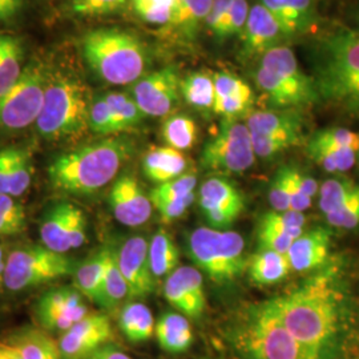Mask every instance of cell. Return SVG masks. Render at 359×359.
Wrapping results in <instances>:
<instances>
[{
    "mask_svg": "<svg viewBox=\"0 0 359 359\" xmlns=\"http://www.w3.org/2000/svg\"><path fill=\"white\" fill-rule=\"evenodd\" d=\"M26 0H0V26L8 25L25 10Z\"/></svg>",
    "mask_w": 359,
    "mask_h": 359,
    "instance_id": "6f0895ef",
    "label": "cell"
},
{
    "mask_svg": "<svg viewBox=\"0 0 359 359\" xmlns=\"http://www.w3.org/2000/svg\"><path fill=\"white\" fill-rule=\"evenodd\" d=\"M256 154L246 124L225 118L201 154V165L219 173H243L255 164Z\"/></svg>",
    "mask_w": 359,
    "mask_h": 359,
    "instance_id": "8fae6325",
    "label": "cell"
},
{
    "mask_svg": "<svg viewBox=\"0 0 359 359\" xmlns=\"http://www.w3.org/2000/svg\"><path fill=\"white\" fill-rule=\"evenodd\" d=\"M290 39L277 18L257 1L250 7L246 27L241 35V55L245 60L259 59L265 52Z\"/></svg>",
    "mask_w": 359,
    "mask_h": 359,
    "instance_id": "e0dca14e",
    "label": "cell"
},
{
    "mask_svg": "<svg viewBox=\"0 0 359 359\" xmlns=\"http://www.w3.org/2000/svg\"><path fill=\"white\" fill-rule=\"evenodd\" d=\"M249 13H250V6L248 0H234L231 11L228 13L224 25L215 39L222 41L234 36L241 38L249 18Z\"/></svg>",
    "mask_w": 359,
    "mask_h": 359,
    "instance_id": "bcb514c9",
    "label": "cell"
},
{
    "mask_svg": "<svg viewBox=\"0 0 359 359\" xmlns=\"http://www.w3.org/2000/svg\"><path fill=\"white\" fill-rule=\"evenodd\" d=\"M359 185L350 179H329L320 189V209L325 216L338 210L357 192Z\"/></svg>",
    "mask_w": 359,
    "mask_h": 359,
    "instance_id": "ab89813d",
    "label": "cell"
},
{
    "mask_svg": "<svg viewBox=\"0 0 359 359\" xmlns=\"http://www.w3.org/2000/svg\"><path fill=\"white\" fill-rule=\"evenodd\" d=\"M188 167L185 154L172 147L151 148L142 158V172L145 177L157 185L184 175Z\"/></svg>",
    "mask_w": 359,
    "mask_h": 359,
    "instance_id": "4316f807",
    "label": "cell"
},
{
    "mask_svg": "<svg viewBox=\"0 0 359 359\" xmlns=\"http://www.w3.org/2000/svg\"><path fill=\"white\" fill-rule=\"evenodd\" d=\"M255 103L252 87L241 77L229 71L215 72L213 114L228 120L249 114Z\"/></svg>",
    "mask_w": 359,
    "mask_h": 359,
    "instance_id": "44dd1931",
    "label": "cell"
},
{
    "mask_svg": "<svg viewBox=\"0 0 359 359\" xmlns=\"http://www.w3.org/2000/svg\"><path fill=\"white\" fill-rule=\"evenodd\" d=\"M245 241L237 231L198 228L188 238V255L194 265L216 283L237 280L248 269Z\"/></svg>",
    "mask_w": 359,
    "mask_h": 359,
    "instance_id": "ba28073f",
    "label": "cell"
},
{
    "mask_svg": "<svg viewBox=\"0 0 359 359\" xmlns=\"http://www.w3.org/2000/svg\"><path fill=\"white\" fill-rule=\"evenodd\" d=\"M154 334L160 347L169 354H181L192 345L191 323L179 313H164L156 322Z\"/></svg>",
    "mask_w": 359,
    "mask_h": 359,
    "instance_id": "83f0119b",
    "label": "cell"
},
{
    "mask_svg": "<svg viewBox=\"0 0 359 359\" xmlns=\"http://www.w3.org/2000/svg\"><path fill=\"white\" fill-rule=\"evenodd\" d=\"M108 248L105 246L100 250L92 253L84 262L77 265L74 273L75 287L92 302L99 304L102 283H103L104 268L105 259L108 255Z\"/></svg>",
    "mask_w": 359,
    "mask_h": 359,
    "instance_id": "836d02e7",
    "label": "cell"
},
{
    "mask_svg": "<svg viewBox=\"0 0 359 359\" xmlns=\"http://www.w3.org/2000/svg\"><path fill=\"white\" fill-rule=\"evenodd\" d=\"M197 177L193 173H184L177 179L170 180L161 185H157L149 194L151 201L157 200H175L194 192Z\"/></svg>",
    "mask_w": 359,
    "mask_h": 359,
    "instance_id": "7dc6e473",
    "label": "cell"
},
{
    "mask_svg": "<svg viewBox=\"0 0 359 359\" xmlns=\"http://www.w3.org/2000/svg\"><path fill=\"white\" fill-rule=\"evenodd\" d=\"M198 205L212 229L226 231L244 210L241 192L222 177H210L198 191Z\"/></svg>",
    "mask_w": 359,
    "mask_h": 359,
    "instance_id": "2e32d148",
    "label": "cell"
},
{
    "mask_svg": "<svg viewBox=\"0 0 359 359\" xmlns=\"http://www.w3.org/2000/svg\"><path fill=\"white\" fill-rule=\"evenodd\" d=\"M148 255L154 278L168 277L172 271L177 269L180 261L179 248L167 231L158 229L154 233L149 243Z\"/></svg>",
    "mask_w": 359,
    "mask_h": 359,
    "instance_id": "8d00e7d4",
    "label": "cell"
},
{
    "mask_svg": "<svg viewBox=\"0 0 359 359\" xmlns=\"http://www.w3.org/2000/svg\"><path fill=\"white\" fill-rule=\"evenodd\" d=\"M313 74L320 99L359 116V28L338 27L316 40Z\"/></svg>",
    "mask_w": 359,
    "mask_h": 359,
    "instance_id": "7a4b0ae2",
    "label": "cell"
},
{
    "mask_svg": "<svg viewBox=\"0 0 359 359\" xmlns=\"http://www.w3.org/2000/svg\"><path fill=\"white\" fill-rule=\"evenodd\" d=\"M92 96L88 86L72 71H47L43 107L35 123L39 136L50 142H75L88 128Z\"/></svg>",
    "mask_w": 359,
    "mask_h": 359,
    "instance_id": "277c9868",
    "label": "cell"
},
{
    "mask_svg": "<svg viewBox=\"0 0 359 359\" xmlns=\"http://www.w3.org/2000/svg\"><path fill=\"white\" fill-rule=\"evenodd\" d=\"M112 322L103 313H88L71 329L60 334L57 346L62 359H84L100 347L112 344Z\"/></svg>",
    "mask_w": 359,
    "mask_h": 359,
    "instance_id": "9a60e30c",
    "label": "cell"
},
{
    "mask_svg": "<svg viewBox=\"0 0 359 359\" xmlns=\"http://www.w3.org/2000/svg\"><path fill=\"white\" fill-rule=\"evenodd\" d=\"M327 224L338 229L351 231L359 226V188L338 210L326 216Z\"/></svg>",
    "mask_w": 359,
    "mask_h": 359,
    "instance_id": "c3c4849f",
    "label": "cell"
},
{
    "mask_svg": "<svg viewBox=\"0 0 359 359\" xmlns=\"http://www.w3.org/2000/svg\"><path fill=\"white\" fill-rule=\"evenodd\" d=\"M205 359H221V358H205Z\"/></svg>",
    "mask_w": 359,
    "mask_h": 359,
    "instance_id": "e7e4bbea",
    "label": "cell"
},
{
    "mask_svg": "<svg viewBox=\"0 0 359 359\" xmlns=\"http://www.w3.org/2000/svg\"><path fill=\"white\" fill-rule=\"evenodd\" d=\"M47 71L39 62L26 65L19 81L0 96V135L35 126L44 100Z\"/></svg>",
    "mask_w": 359,
    "mask_h": 359,
    "instance_id": "30bf717a",
    "label": "cell"
},
{
    "mask_svg": "<svg viewBox=\"0 0 359 359\" xmlns=\"http://www.w3.org/2000/svg\"><path fill=\"white\" fill-rule=\"evenodd\" d=\"M289 172H290V167L281 168L271 181L269 201L273 210H276V212L290 210Z\"/></svg>",
    "mask_w": 359,
    "mask_h": 359,
    "instance_id": "681fc988",
    "label": "cell"
},
{
    "mask_svg": "<svg viewBox=\"0 0 359 359\" xmlns=\"http://www.w3.org/2000/svg\"><path fill=\"white\" fill-rule=\"evenodd\" d=\"M250 136H252L255 154L261 158H269L292 147L298 145L293 140L278 137V136H266V135H257V133H250Z\"/></svg>",
    "mask_w": 359,
    "mask_h": 359,
    "instance_id": "f907efd6",
    "label": "cell"
},
{
    "mask_svg": "<svg viewBox=\"0 0 359 359\" xmlns=\"http://www.w3.org/2000/svg\"><path fill=\"white\" fill-rule=\"evenodd\" d=\"M154 316L142 302H129L120 310L118 327L132 344H142L151 339L154 333Z\"/></svg>",
    "mask_w": 359,
    "mask_h": 359,
    "instance_id": "d6a6232c",
    "label": "cell"
},
{
    "mask_svg": "<svg viewBox=\"0 0 359 359\" xmlns=\"http://www.w3.org/2000/svg\"><path fill=\"white\" fill-rule=\"evenodd\" d=\"M246 127L250 133L285 137L297 144L304 140V121L298 109L252 112L248 116Z\"/></svg>",
    "mask_w": 359,
    "mask_h": 359,
    "instance_id": "cb8c5ba5",
    "label": "cell"
},
{
    "mask_svg": "<svg viewBox=\"0 0 359 359\" xmlns=\"http://www.w3.org/2000/svg\"><path fill=\"white\" fill-rule=\"evenodd\" d=\"M133 154L127 139L107 137L56 156L47 169L52 188L72 196H90L115 179Z\"/></svg>",
    "mask_w": 359,
    "mask_h": 359,
    "instance_id": "3957f363",
    "label": "cell"
},
{
    "mask_svg": "<svg viewBox=\"0 0 359 359\" xmlns=\"http://www.w3.org/2000/svg\"><path fill=\"white\" fill-rule=\"evenodd\" d=\"M27 229L25 205L8 194H0V237L19 236Z\"/></svg>",
    "mask_w": 359,
    "mask_h": 359,
    "instance_id": "60d3db41",
    "label": "cell"
},
{
    "mask_svg": "<svg viewBox=\"0 0 359 359\" xmlns=\"http://www.w3.org/2000/svg\"><path fill=\"white\" fill-rule=\"evenodd\" d=\"M148 250L149 243L142 236H135L116 252L118 268L128 283L129 298H144L156 289Z\"/></svg>",
    "mask_w": 359,
    "mask_h": 359,
    "instance_id": "ffe728a7",
    "label": "cell"
},
{
    "mask_svg": "<svg viewBox=\"0 0 359 359\" xmlns=\"http://www.w3.org/2000/svg\"><path fill=\"white\" fill-rule=\"evenodd\" d=\"M253 79L268 103L277 109H297L320 99L313 77L301 68L294 51L286 44L258 59Z\"/></svg>",
    "mask_w": 359,
    "mask_h": 359,
    "instance_id": "52a82bcc",
    "label": "cell"
},
{
    "mask_svg": "<svg viewBox=\"0 0 359 359\" xmlns=\"http://www.w3.org/2000/svg\"><path fill=\"white\" fill-rule=\"evenodd\" d=\"M357 22H358V25H359V6H358V10H357Z\"/></svg>",
    "mask_w": 359,
    "mask_h": 359,
    "instance_id": "be15d7a7",
    "label": "cell"
},
{
    "mask_svg": "<svg viewBox=\"0 0 359 359\" xmlns=\"http://www.w3.org/2000/svg\"><path fill=\"white\" fill-rule=\"evenodd\" d=\"M358 161H359V149H358Z\"/></svg>",
    "mask_w": 359,
    "mask_h": 359,
    "instance_id": "03108f58",
    "label": "cell"
},
{
    "mask_svg": "<svg viewBox=\"0 0 359 359\" xmlns=\"http://www.w3.org/2000/svg\"><path fill=\"white\" fill-rule=\"evenodd\" d=\"M39 234L46 248L67 255L87 243L88 221L79 206L62 200L47 208L40 221Z\"/></svg>",
    "mask_w": 359,
    "mask_h": 359,
    "instance_id": "7c38bea8",
    "label": "cell"
},
{
    "mask_svg": "<svg viewBox=\"0 0 359 359\" xmlns=\"http://www.w3.org/2000/svg\"><path fill=\"white\" fill-rule=\"evenodd\" d=\"M332 233L326 228H314L304 231L287 252L292 269L299 273L311 271L323 266L330 255Z\"/></svg>",
    "mask_w": 359,
    "mask_h": 359,
    "instance_id": "603a6c76",
    "label": "cell"
},
{
    "mask_svg": "<svg viewBox=\"0 0 359 359\" xmlns=\"http://www.w3.org/2000/svg\"><path fill=\"white\" fill-rule=\"evenodd\" d=\"M25 47L20 38L0 34V96L19 81L25 71Z\"/></svg>",
    "mask_w": 359,
    "mask_h": 359,
    "instance_id": "f546056e",
    "label": "cell"
},
{
    "mask_svg": "<svg viewBox=\"0 0 359 359\" xmlns=\"http://www.w3.org/2000/svg\"><path fill=\"white\" fill-rule=\"evenodd\" d=\"M311 139L316 142H322V144L351 148L355 151L359 149L358 133L351 132L346 128L323 129V130L317 132Z\"/></svg>",
    "mask_w": 359,
    "mask_h": 359,
    "instance_id": "f5cc1de1",
    "label": "cell"
},
{
    "mask_svg": "<svg viewBox=\"0 0 359 359\" xmlns=\"http://www.w3.org/2000/svg\"><path fill=\"white\" fill-rule=\"evenodd\" d=\"M84 298L75 286H57L46 292L35 306V314L43 330L63 334L83 320L90 313Z\"/></svg>",
    "mask_w": 359,
    "mask_h": 359,
    "instance_id": "4fadbf2b",
    "label": "cell"
},
{
    "mask_svg": "<svg viewBox=\"0 0 359 359\" xmlns=\"http://www.w3.org/2000/svg\"><path fill=\"white\" fill-rule=\"evenodd\" d=\"M34 177L31 151L23 147L0 148V194L20 197Z\"/></svg>",
    "mask_w": 359,
    "mask_h": 359,
    "instance_id": "7402d4cb",
    "label": "cell"
},
{
    "mask_svg": "<svg viewBox=\"0 0 359 359\" xmlns=\"http://www.w3.org/2000/svg\"><path fill=\"white\" fill-rule=\"evenodd\" d=\"M283 25L290 38L308 34L318 22L317 0H258Z\"/></svg>",
    "mask_w": 359,
    "mask_h": 359,
    "instance_id": "d4e9b609",
    "label": "cell"
},
{
    "mask_svg": "<svg viewBox=\"0 0 359 359\" xmlns=\"http://www.w3.org/2000/svg\"><path fill=\"white\" fill-rule=\"evenodd\" d=\"M213 1L215 0H177L175 16L164 31L181 43L196 41L200 31L205 28L206 18Z\"/></svg>",
    "mask_w": 359,
    "mask_h": 359,
    "instance_id": "484cf974",
    "label": "cell"
},
{
    "mask_svg": "<svg viewBox=\"0 0 359 359\" xmlns=\"http://www.w3.org/2000/svg\"><path fill=\"white\" fill-rule=\"evenodd\" d=\"M129 0H67L68 11L80 18L115 15L126 10Z\"/></svg>",
    "mask_w": 359,
    "mask_h": 359,
    "instance_id": "ee69618b",
    "label": "cell"
},
{
    "mask_svg": "<svg viewBox=\"0 0 359 359\" xmlns=\"http://www.w3.org/2000/svg\"><path fill=\"white\" fill-rule=\"evenodd\" d=\"M109 206L114 217L129 228L142 226L154 212L151 197L132 175H123L116 180L109 192Z\"/></svg>",
    "mask_w": 359,
    "mask_h": 359,
    "instance_id": "d6986e66",
    "label": "cell"
},
{
    "mask_svg": "<svg viewBox=\"0 0 359 359\" xmlns=\"http://www.w3.org/2000/svg\"><path fill=\"white\" fill-rule=\"evenodd\" d=\"M234 0H215L210 8V13L208 15L205 22V29L212 34L213 38H216L218 31L224 25L228 13L231 11Z\"/></svg>",
    "mask_w": 359,
    "mask_h": 359,
    "instance_id": "11a10c76",
    "label": "cell"
},
{
    "mask_svg": "<svg viewBox=\"0 0 359 359\" xmlns=\"http://www.w3.org/2000/svg\"><path fill=\"white\" fill-rule=\"evenodd\" d=\"M88 128L92 133L97 136H112L120 133L116 124L115 117L112 115L109 105L105 102L104 95L92 99L88 117Z\"/></svg>",
    "mask_w": 359,
    "mask_h": 359,
    "instance_id": "f6af8a7d",
    "label": "cell"
},
{
    "mask_svg": "<svg viewBox=\"0 0 359 359\" xmlns=\"http://www.w3.org/2000/svg\"><path fill=\"white\" fill-rule=\"evenodd\" d=\"M104 99L109 105V109L115 117L116 124L120 132L140 126L144 117H147L137 107L130 93L112 90L104 93Z\"/></svg>",
    "mask_w": 359,
    "mask_h": 359,
    "instance_id": "f35d334b",
    "label": "cell"
},
{
    "mask_svg": "<svg viewBox=\"0 0 359 359\" xmlns=\"http://www.w3.org/2000/svg\"><path fill=\"white\" fill-rule=\"evenodd\" d=\"M164 297L170 306L191 320H198L205 311L203 274L193 266H180L165 280Z\"/></svg>",
    "mask_w": 359,
    "mask_h": 359,
    "instance_id": "ac0fdd59",
    "label": "cell"
},
{
    "mask_svg": "<svg viewBox=\"0 0 359 359\" xmlns=\"http://www.w3.org/2000/svg\"><path fill=\"white\" fill-rule=\"evenodd\" d=\"M270 299L310 358H339L350 327V308L335 274L322 273Z\"/></svg>",
    "mask_w": 359,
    "mask_h": 359,
    "instance_id": "6da1fadb",
    "label": "cell"
},
{
    "mask_svg": "<svg viewBox=\"0 0 359 359\" xmlns=\"http://www.w3.org/2000/svg\"><path fill=\"white\" fill-rule=\"evenodd\" d=\"M305 224H306V217L302 212H295V210L276 212V210H270V212L264 215V217L259 222V226L273 229V231H281L285 234H290L294 238H298L304 233Z\"/></svg>",
    "mask_w": 359,
    "mask_h": 359,
    "instance_id": "7bdbcfd3",
    "label": "cell"
},
{
    "mask_svg": "<svg viewBox=\"0 0 359 359\" xmlns=\"http://www.w3.org/2000/svg\"><path fill=\"white\" fill-rule=\"evenodd\" d=\"M0 359H25L18 347L8 342H0Z\"/></svg>",
    "mask_w": 359,
    "mask_h": 359,
    "instance_id": "94428289",
    "label": "cell"
},
{
    "mask_svg": "<svg viewBox=\"0 0 359 359\" xmlns=\"http://www.w3.org/2000/svg\"><path fill=\"white\" fill-rule=\"evenodd\" d=\"M194 198H196V196L193 192L185 197H181V198L157 200V201H152V204L158 210L163 222L170 224L185 215V212L189 209V206L192 205Z\"/></svg>",
    "mask_w": 359,
    "mask_h": 359,
    "instance_id": "816d5d0a",
    "label": "cell"
},
{
    "mask_svg": "<svg viewBox=\"0 0 359 359\" xmlns=\"http://www.w3.org/2000/svg\"><path fill=\"white\" fill-rule=\"evenodd\" d=\"M10 250L7 249V246L0 243V293L6 289V265H7V257H8Z\"/></svg>",
    "mask_w": 359,
    "mask_h": 359,
    "instance_id": "6125c7cd",
    "label": "cell"
},
{
    "mask_svg": "<svg viewBox=\"0 0 359 359\" xmlns=\"http://www.w3.org/2000/svg\"><path fill=\"white\" fill-rule=\"evenodd\" d=\"M248 274L258 285H274L283 281L292 271L286 255L259 249L248 259Z\"/></svg>",
    "mask_w": 359,
    "mask_h": 359,
    "instance_id": "f1b7e54d",
    "label": "cell"
},
{
    "mask_svg": "<svg viewBox=\"0 0 359 359\" xmlns=\"http://www.w3.org/2000/svg\"><path fill=\"white\" fill-rule=\"evenodd\" d=\"M294 237L290 236V234H285L281 231L258 226L259 249L273 250V252H277V253L287 256V252H289L292 244L294 243Z\"/></svg>",
    "mask_w": 359,
    "mask_h": 359,
    "instance_id": "db71d44e",
    "label": "cell"
},
{
    "mask_svg": "<svg viewBox=\"0 0 359 359\" xmlns=\"http://www.w3.org/2000/svg\"><path fill=\"white\" fill-rule=\"evenodd\" d=\"M76 261L44 245H19L10 250L6 265V290L19 293L57 281L75 273Z\"/></svg>",
    "mask_w": 359,
    "mask_h": 359,
    "instance_id": "9c48e42d",
    "label": "cell"
},
{
    "mask_svg": "<svg viewBox=\"0 0 359 359\" xmlns=\"http://www.w3.org/2000/svg\"><path fill=\"white\" fill-rule=\"evenodd\" d=\"M128 297V283L118 268L116 250L112 248H108V255H107L105 268H104L102 293H100V299L97 305H100L102 308L107 310H114Z\"/></svg>",
    "mask_w": 359,
    "mask_h": 359,
    "instance_id": "d590c367",
    "label": "cell"
},
{
    "mask_svg": "<svg viewBox=\"0 0 359 359\" xmlns=\"http://www.w3.org/2000/svg\"><path fill=\"white\" fill-rule=\"evenodd\" d=\"M226 337L243 359H311L287 330L271 299L243 309Z\"/></svg>",
    "mask_w": 359,
    "mask_h": 359,
    "instance_id": "5b68a950",
    "label": "cell"
},
{
    "mask_svg": "<svg viewBox=\"0 0 359 359\" xmlns=\"http://www.w3.org/2000/svg\"><path fill=\"white\" fill-rule=\"evenodd\" d=\"M7 342L18 347L25 359H62L57 342L38 327H23L8 337Z\"/></svg>",
    "mask_w": 359,
    "mask_h": 359,
    "instance_id": "4dcf8cb0",
    "label": "cell"
},
{
    "mask_svg": "<svg viewBox=\"0 0 359 359\" xmlns=\"http://www.w3.org/2000/svg\"><path fill=\"white\" fill-rule=\"evenodd\" d=\"M80 50L90 71L111 86L135 84L149 62L142 39L117 27L92 29L81 39Z\"/></svg>",
    "mask_w": 359,
    "mask_h": 359,
    "instance_id": "8992f818",
    "label": "cell"
},
{
    "mask_svg": "<svg viewBox=\"0 0 359 359\" xmlns=\"http://www.w3.org/2000/svg\"><path fill=\"white\" fill-rule=\"evenodd\" d=\"M181 96L194 109L209 114L215 107V74L200 69L188 74L180 83Z\"/></svg>",
    "mask_w": 359,
    "mask_h": 359,
    "instance_id": "1f68e13d",
    "label": "cell"
},
{
    "mask_svg": "<svg viewBox=\"0 0 359 359\" xmlns=\"http://www.w3.org/2000/svg\"><path fill=\"white\" fill-rule=\"evenodd\" d=\"M289 189H290V210H295V212H305L311 206V200L308 197L299 182H298V170L294 168H290L289 172Z\"/></svg>",
    "mask_w": 359,
    "mask_h": 359,
    "instance_id": "9f6ffc18",
    "label": "cell"
},
{
    "mask_svg": "<svg viewBox=\"0 0 359 359\" xmlns=\"http://www.w3.org/2000/svg\"><path fill=\"white\" fill-rule=\"evenodd\" d=\"M181 79L175 67H165L152 74L144 75L132 84L130 96L142 109L151 117L168 116L177 105L181 96Z\"/></svg>",
    "mask_w": 359,
    "mask_h": 359,
    "instance_id": "5bb4252c",
    "label": "cell"
},
{
    "mask_svg": "<svg viewBox=\"0 0 359 359\" xmlns=\"http://www.w3.org/2000/svg\"><path fill=\"white\" fill-rule=\"evenodd\" d=\"M310 158L329 173H344L354 167L358 160V151L337 145L322 144L310 139L308 145Z\"/></svg>",
    "mask_w": 359,
    "mask_h": 359,
    "instance_id": "e575fe53",
    "label": "cell"
},
{
    "mask_svg": "<svg viewBox=\"0 0 359 359\" xmlns=\"http://www.w3.org/2000/svg\"><path fill=\"white\" fill-rule=\"evenodd\" d=\"M84 359H132L129 357L128 354L116 346L115 344H108L105 346L100 347L99 350H96L95 353H92L87 358Z\"/></svg>",
    "mask_w": 359,
    "mask_h": 359,
    "instance_id": "680465c9",
    "label": "cell"
},
{
    "mask_svg": "<svg viewBox=\"0 0 359 359\" xmlns=\"http://www.w3.org/2000/svg\"><path fill=\"white\" fill-rule=\"evenodd\" d=\"M298 182H299V185H301L304 193H305L308 197H310V198H313V197L317 194V192H318L317 180H314L313 177H310V176L302 175L299 170H298Z\"/></svg>",
    "mask_w": 359,
    "mask_h": 359,
    "instance_id": "91938a15",
    "label": "cell"
},
{
    "mask_svg": "<svg viewBox=\"0 0 359 359\" xmlns=\"http://www.w3.org/2000/svg\"><path fill=\"white\" fill-rule=\"evenodd\" d=\"M163 139L168 147L177 151H188L197 142L198 128L196 121L187 115H172L163 124Z\"/></svg>",
    "mask_w": 359,
    "mask_h": 359,
    "instance_id": "74e56055",
    "label": "cell"
},
{
    "mask_svg": "<svg viewBox=\"0 0 359 359\" xmlns=\"http://www.w3.org/2000/svg\"><path fill=\"white\" fill-rule=\"evenodd\" d=\"M132 4L145 23L165 28L175 16L177 0H132Z\"/></svg>",
    "mask_w": 359,
    "mask_h": 359,
    "instance_id": "b9f144b4",
    "label": "cell"
}]
</instances>
